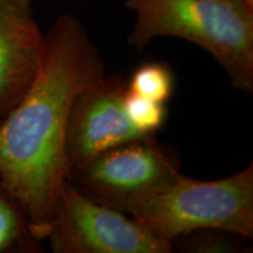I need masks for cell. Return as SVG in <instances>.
Segmentation results:
<instances>
[{"label": "cell", "instance_id": "6da1fadb", "mask_svg": "<svg viewBox=\"0 0 253 253\" xmlns=\"http://www.w3.org/2000/svg\"><path fill=\"white\" fill-rule=\"evenodd\" d=\"M103 74V60L86 28L63 14L45 33L30 88L0 119V184L21 209L31 233L48 220L67 179L66 132L73 101Z\"/></svg>", "mask_w": 253, "mask_h": 253}, {"label": "cell", "instance_id": "7a4b0ae2", "mask_svg": "<svg viewBox=\"0 0 253 253\" xmlns=\"http://www.w3.org/2000/svg\"><path fill=\"white\" fill-rule=\"evenodd\" d=\"M135 15L126 42L143 49L157 38L198 46L237 90L253 91V5L245 0H125Z\"/></svg>", "mask_w": 253, "mask_h": 253}, {"label": "cell", "instance_id": "3957f363", "mask_svg": "<svg viewBox=\"0 0 253 253\" xmlns=\"http://www.w3.org/2000/svg\"><path fill=\"white\" fill-rule=\"evenodd\" d=\"M128 214L170 243L185 233L205 229L252 239L253 164L214 181H197L181 173L136 204Z\"/></svg>", "mask_w": 253, "mask_h": 253}, {"label": "cell", "instance_id": "277c9868", "mask_svg": "<svg viewBox=\"0 0 253 253\" xmlns=\"http://www.w3.org/2000/svg\"><path fill=\"white\" fill-rule=\"evenodd\" d=\"M55 253H171V243L126 213L88 198L68 179L48 220L32 232Z\"/></svg>", "mask_w": 253, "mask_h": 253}, {"label": "cell", "instance_id": "5b68a950", "mask_svg": "<svg viewBox=\"0 0 253 253\" xmlns=\"http://www.w3.org/2000/svg\"><path fill=\"white\" fill-rule=\"evenodd\" d=\"M181 173L172 155L151 140L106 151L69 170L67 179L88 198L128 214Z\"/></svg>", "mask_w": 253, "mask_h": 253}, {"label": "cell", "instance_id": "8992f818", "mask_svg": "<svg viewBox=\"0 0 253 253\" xmlns=\"http://www.w3.org/2000/svg\"><path fill=\"white\" fill-rule=\"evenodd\" d=\"M126 82L120 75H101L75 96L66 132L68 171L120 145L155 140L131 125L123 108Z\"/></svg>", "mask_w": 253, "mask_h": 253}, {"label": "cell", "instance_id": "52a82bcc", "mask_svg": "<svg viewBox=\"0 0 253 253\" xmlns=\"http://www.w3.org/2000/svg\"><path fill=\"white\" fill-rule=\"evenodd\" d=\"M45 34L31 11L0 0V119L19 102L39 69Z\"/></svg>", "mask_w": 253, "mask_h": 253}, {"label": "cell", "instance_id": "ba28073f", "mask_svg": "<svg viewBox=\"0 0 253 253\" xmlns=\"http://www.w3.org/2000/svg\"><path fill=\"white\" fill-rule=\"evenodd\" d=\"M38 251L39 242L32 236L26 217L0 184V253Z\"/></svg>", "mask_w": 253, "mask_h": 253}, {"label": "cell", "instance_id": "9c48e42d", "mask_svg": "<svg viewBox=\"0 0 253 253\" xmlns=\"http://www.w3.org/2000/svg\"><path fill=\"white\" fill-rule=\"evenodd\" d=\"M126 88L141 96L166 103L175 89V79L166 63L150 61L135 69Z\"/></svg>", "mask_w": 253, "mask_h": 253}, {"label": "cell", "instance_id": "30bf717a", "mask_svg": "<svg viewBox=\"0 0 253 253\" xmlns=\"http://www.w3.org/2000/svg\"><path fill=\"white\" fill-rule=\"evenodd\" d=\"M123 108L131 125L147 136H154L167 120L166 103L141 96L128 88L123 96Z\"/></svg>", "mask_w": 253, "mask_h": 253}, {"label": "cell", "instance_id": "8fae6325", "mask_svg": "<svg viewBox=\"0 0 253 253\" xmlns=\"http://www.w3.org/2000/svg\"><path fill=\"white\" fill-rule=\"evenodd\" d=\"M179 237L184 238V243L179 240H175V242L179 243L182 251L192 253L240 252L244 248L243 240H246L236 233L214 229L192 231Z\"/></svg>", "mask_w": 253, "mask_h": 253}, {"label": "cell", "instance_id": "7c38bea8", "mask_svg": "<svg viewBox=\"0 0 253 253\" xmlns=\"http://www.w3.org/2000/svg\"><path fill=\"white\" fill-rule=\"evenodd\" d=\"M9 1H12L13 4L20 6V7H23L25 9L31 11V6H32V2H33V0H9Z\"/></svg>", "mask_w": 253, "mask_h": 253}, {"label": "cell", "instance_id": "4fadbf2b", "mask_svg": "<svg viewBox=\"0 0 253 253\" xmlns=\"http://www.w3.org/2000/svg\"><path fill=\"white\" fill-rule=\"evenodd\" d=\"M245 1H246V2H249L250 5H253V0H245Z\"/></svg>", "mask_w": 253, "mask_h": 253}, {"label": "cell", "instance_id": "5bb4252c", "mask_svg": "<svg viewBox=\"0 0 253 253\" xmlns=\"http://www.w3.org/2000/svg\"><path fill=\"white\" fill-rule=\"evenodd\" d=\"M77 1H79V2H81V1H84V0H77Z\"/></svg>", "mask_w": 253, "mask_h": 253}]
</instances>
